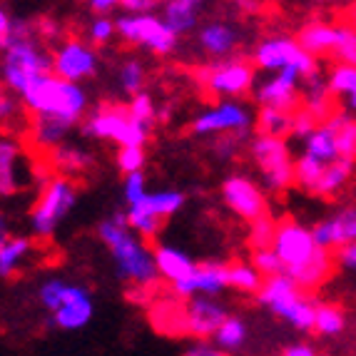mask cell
Wrapping results in <instances>:
<instances>
[{
	"instance_id": "1",
	"label": "cell",
	"mask_w": 356,
	"mask_h": 356,
	"mask_svg": "<svg viewBox=\"0 0 356 356\" xmlns=\"http://www.w3.org/2000/svg\"><path fill=\"white\" fill-rule=\"evenodd\" d=\"M274 252L284 264V274L297 282L302 291H316L337 269V252L316 247L312 229L302 222L284 217L277 225Z\"/></svg>"
},
{
	"instance_id": "2",
	"label": "cell",
	"mask_w": 356,
	"mask_h": 356,
	"mask_svg": "<svg viewBox=\"0 0 356 356\" xmlns=\"http://www.w3.org/2000/svg\"><path fill=\"white\" fill-rule=\"evenodd\" d=\"M53 72V53L38 40L35 20L15 18L8 38L0 45V83L15 97L38 77Z\"/></svg>"
},
{
	"instance_id": "3",
	"label": "cell",
	"mask_w": 356,
	"mask_h": 356,
	"mask_svg": "<svg viewBox=\"0 0 356 356\" xmlns=\"http://www.w3.org/2000/svg\"><path fill=\"white\" fill-rule=\"evenodd\" d=\"M97 237L113 257L118 280L125 282L130 289H147L157 286V264H154V247L127 227L125 212H115L97 225Z\"/></svg>"
},
{
	"instance_id": "4",
	"label": "cell",
	"mask_w": 356,
	"mask_h": 356,
	"mask_svg": "<svg viewBox=\"0 0 356 356\" xmlns=\"http://www.w3.org/2000/svg\"><path fill=\"white\" fill-rule=\"evenodd\" d=\"M18 100L23 102L28 118H55L70 127L83 125V120L92 110L85 85L60 80L53 72L30 83Z\"/></svg>"
},
{
	"instance_id": "5",
	"label": "cell",
	"mask_w": 356,
	"mask_h": 356,
	"mask_svg": "<svg viewBox=\"0 0 356 356\" xmlns=\"http://www.w3.org/2000/svg\"><path fill=\"white\" fill-rule=\"evenodd\" d=\"M77 182L63 175H53L40 184L38 197L28 212V227L33 239H50L58 227L70 217L77 204Z\"/></svg>"
},
{
	"instance_id": "6",
	"label": "cell",
	"mask_w": 356,
	"mask_h": 356,
	"mask_svg": "<svg viewBox=\"0 0 356 356\" xmlns=\"http://www.w3.org/2000/svg\"><path fill=\"white\" fill-rule=\"evenodd\" d=\"M85 140L113 143L118 147H145L149 140V130L130 118L127 105L120 102H100L88 113L80 125Z\"/></svg>"
},
{
	"instance_id": "7",
	"label": "cell",
	"mask_w": 356,
	"mask_h": 356,
	"mask_svg": "<svg viewBox=\"0 0 356 356\" xmlns=\"http://www.w3.org/2000/svg\"><path fill=\"white\" fill-rule=\"evenodd\" d=\"M307 291H302L297 286V282L280 274L272 280H264L259 294V304L272 312L274 316H280L282 321H286L289 327L299 329V332H312L316 321V304L309 297H304Z\"/></svg>"
},
{
	"instance_id": "8",
	"label": "cell",
	"mask_w": 356,
	"mask_h": 356,
	"mask_svg": "<svg viewBox=\"0 0 356 356\" xmlns=\"http://www.w3.org/2000/svg\"><path fill=\"white\" fill-rule=\"evenodd\" d=\"M252 65L264 72L294 70L307 83L321 80L319 60L304 53L294 38H284V35L264 38L254 48V53H252Z\"/></svg>"
},
{
	"instance_id": "9",
	"label": "cell",
	"mask_w": 356,
	"mask_h": 356,
	"mask_svg": "<svg viewBox=\"0 0 356 356\" xmlns=\"http://www.w3.org/2000/svg\"><path fill=\"white\" fill-rule=\"evenodd\" d=\"M195 77L212 95L222 97V100H239L242 95L254 90L257 67L247 58H229L197 67Z\"/></svg>"
},
{
	"instance_id": "10",
	"label": "cell",
	"mask_w": 356,
	"mask_h": 356,
	"mask_svg": "<svg viewBox=\"0 0 356 356\" xmlns=\"http://www.w3.org/2000/svg\"><path fill=\"white\" fill-rule=\"evenodd\" d=\"M115 25H118V38L122 42L132 48H145L160 58L172 55L179 45V38L167 28L157 13H147V15H125L122 13L115 18Z\"/></svg>"
},
{
	"instance_id": "11",
	"label": "cell",
	"mask_w": 356,
	"mask_h": 356,
	"mask_svg": "<svg viewBox=\"0 0 356 356\" xmlns=\"http://www.w3.org/2000/svg\"><path fill=\"white\" fill-rule=\"evenodd\" d=\"M254 120V113L242 100H220L214 102V105L204 107L202 113H197L190 130L197 137L234 135L247 140L252 135Z\"/></svg>"
},
{
	"instance_id": "12",
	"label": "cell",
	"mask_w": 356,
	"mask_h": 356,
	"mask_svg": "<svg viewBox=\"0 0 356 356\" xmlns=\"http://www.w3.org/2000/svg\"><path fill=\"white\" fill-rule=\"evenodd\" d=\"M252 162L259 167L261 184L269 192H284L294 184V160L286 140L254 135L250 140Z\"/></svg>"
},
{
	"instance_id": "13",
	"label": "cell",
	"mask_w": 356,
	"mask_h": 356,
	"mask_svg": "<svg viewBox=\"0 0 356 356\" xmlns=\"http://www.w3.org/2000/svg\"><path fill=\"white\" fill-rule=\"evenodd\" d=\"M35 165L30 147L20 135L0 132V200H13L33 182Z\"/></svg>"
},
{
	"instance_id": "14",
	"label": "cell",
	"mask_w": 356,
	"mask_h": 356,
	"mask_svg": "<svg viewBox=\"0 0 356 356\" xmlns=\"http://www.w3.org/2000/svg\"><path fill=\"white\" fill-rule=\"evenodd\" d=\"M53 53V75L67 83L83 85L97 75L100 70V55L85 38L70 35L63 42L50 48Z\"/></svg>"
},
{
	"instance_id": "15",
	"label": "cell",
	"mask_w": 356,
	"mask_h": 356,
	"mask_svg": "<svg viewBox=\"0 0 356 356\" xmlns=\"http://www.w3.org/2000/svg\"><path fill=\"white\" fill-rule=\"evenodd\" d=\"M222 202L227 204L234 217H239L242 222L252 225V222L261 220L264 214H269L267 207V195L261 190L259 184L254 182L252 177L242 172H234L222 182Z\"/></svg>"
},
{
	"instance_id": "16",
	"label": "cell",
	"mask_w": 356,
	"mask_h": 356,
	"mask_svg": "<svg viewBox=\"0 0 356 356\" xmlns=\"http://www.w3.org/2000/svg\"><path fill=\"white\" fill-rule=\"evenodd\" d=\"M170 289H172L175 299H184V302H190L195 297L217 299L222 291L229 289L227 264H222V261H197L190 280H184L182 284L170 286Z\"/></svg>"
},
{
	"instance_id": "17",
	"label": "cell",
	"mask_w": 356,
	"mask_h": 356,
	"mask_svg": "<svg viewBox=\"0 0 356 356\" xmlns=\"http://www.w3.org/2000/svg\"><path fill=\"white\" fill-rule=\"evenodd\" d=\"M299 80L302 77L294 70H282L274 72L269 80L254 90V97L261 107H272L280 113H297L302 107V90H299Z\"/></svg>"
},
{
	"instance_id": "18",
	"label": "cell",
	"mask_w": 356,
	"mask_h": 356,
	"mask_svg": "<svg viewBox=\"0 0 356 356\" xmlns=\"http://www.w3.org/2000/svg\"><path fill=\"white\" fill-rule=\"evenodd\" d=\"M197 48L202 50L212 63L234 58L237 48L242 45V30L227 20H207L195 33Z\"/></svg>"
},
{
	"instance_id": "19",
	"label": "cell",
	"mask_w": 356,
	"mask_h": 356,
	"mask_svg": "<svg viewBox=\"0 0 356 356\" xmlns=\"http://www.w3.org/2000/svg\"><path fill=\"white\" fill-rule=\"evenodd\" d=\"M92 314H95V304H92V294L88 286L67 284L63 304L55 314H50L48 324L55 329H63V332H77V329L88 327Z\"/></svg>"
},
{
	"instance_id": "20",
	"label": "cell",
	"mask_w": 356,
	"mask_h": 356,
	"mask_svg": "<svg viewBox=\"0 0 356 356\" xmlns=\"http://www.w3.org/2000/svg\"><path fill=\"white\" fill-rule=\"evenodd\" d=\"M227 316L229 312L220 299L195 297L184 302V327H187V337H195V341L214 337Z\"/></svg>"
},
{
	"instance_id": "21",
	"label": "cell",
	"mask_w": 356,
	"mask_h": 356,
	"mask_svg": "<svg viewBox=\"0 0 356 356\" xmlns=\"http://www.w3.org/2000/svg\"><path fill=\"white\" fill-rule=\"evenodd\" d=\"M312 237L316 247L329 252H339L346 244L356 242V207L339 209V214L327 217L312 227Z\"/></svg>"
},
{
	"instance_id": "22",
	"label": "cell",
	"mask_w": 356,
	"mask_h": 356,
	"mask_svg": "<svg viewBox=\"0 0 356 356\" xmlns=\"http://www.w3.org/2000/svg\"><path fill=\"white\" fill-rule=\"evenodd\" d=\"M95 154L88 147L80 145H60V147L48 152V167L53 170V175H63V177H77V175H88L95 170Z\"/></svg>"
},
{
	"instance_id": "23",
	"label": "cell",
	"mask_w": 356,
	"mask_h": 356,
	"mask_svg": "<svg viewBox=\"0 0 356 356\" xmlns=\"http://www.w3.org/2000/svg\"><path fill=\"white\" fill-rule=\"evenodd\" d=\"M154 264H157L160 280H165L170 286L182 284L184 280H190L197 267V261L184 250L175 247V244H157L154 247Z\"/></svg>"
},
{
	"instance_id": "24",
	"label": "cell",
	"mask_w": 356,
	"mask_h": 356,
	"mask_svg": "<svg viewBox=\"0 0 356 356\" xmlns=\"http://www.w3.org/2000/svg\"><path fill=\"white\" fill-rule=\"evenodd\" d=\"M160 8V18L165 20V25L177 38H182L190 35V33H197L204 3H200V0H167Z\"/></svg>"
},
{
	"instance_id": "25",
	"label": "cell",
	"mask_w": 356,
	"mask_h": 356,
	"mask_svg": "<svg viewBox=\"0 0 356 356\" xmlns=\"http://www.w3.org/2000/svg\"><path fill=\"white\" fill-rule=\"evenodd\" d=\"M299 48L312 58H334L337 55V25L307 23L297 33Z\"/></svg>"
},
{
	"instance_id": "26",
	"label": "cell",
	"mask_w": 356,
	"mask_h": 356,
	"mask_svg": "<svg viewBox=\"0 0 356 356\" xmlns=\"http://www.w3.org/2000/svg\"><path fill=\"white\" fill-rule=\"evenodd\" d=\"M35 257V242L28 234H13L0 247V280H13Z\"/></svg>"
},
{
	"instance_id": "27",
	"label": "cell",
	"mask_w": 356,
	"mask_h": 356,
	"mask_svg": "<svg viewBox=\"0 0 356 356\" xmlns=\"http://www.w3.org/2000/svg\"><path fill=\"white\" fill-rule=\"evenodd\" d=\"M182 207H184V192L179 190H149L143 202L135 204V209H140V212L162 222H167Z\"/></svg>"
},
{
	"instance_id": "28",
	"label": "cell",
	"mask_w": 356,
	"mask_h": 356,
	"mask_svg": "<svg viewBox=\"0 0 356 356\" xmlns=\"http://www.w3.org/2000/svg\"><path fill=\"white\" fill-rule=\"evenodd\" d=\"M304 154L314 157V160L332 165L334 160H339V147H337V132L332 125H319L312 135L304 140Z\"/></svg>"
},
{
	"instance_id": "29",
	"label": "cell",
	"mask_w": 356,
	"mask_h": 356,
	"mask_svg": "<svg viewBox=\"0 0 356 356\" xmlns=\"http://www.w3.org/2000/svg\"><path fill=\"white\" fill-rule=\"evenodd\" d=\"M356 162L351 160H334L332 165L324 167V175H321L319 184H316L314 195L316 197H334L354 175Z\"/></svg>"
},
{
	"instance_id": "30",
	"label": "cell",
	"mask_w": 356,
	"mask_h": 356,
	"mask_svg": "<svg viewBox=\"0 0 356 356\" xmlns=\"http://www.w3.org/2000/svg\"><path fill=\"white\" fill-rule=\"evenodd\" d=\"M25 127H28V118H25L23 102L0 83V132L18 135V130H25Z\"/></svg>"
},
{
	"instance_id": "31",
	"label": "cell",
	"mask_w": 356,
	"mask_h": 356,
	"mask_svg": "<svg viewBox=\"0 0 356 356\" xmlns=\"http://www.w3.org/2000/svg\"><path fill=\"white\" fill-rule=\"evenodd\" d=\"M257 135L277 137V140H286V135H291V125H294V115L291 113H280L272 107H261L257 113Z\"/></svg>"
},
{
	"instance_id": "32",
	"label": "cell",
	"mask_w": 356,
	"mask_h": 356,
	"mask_svg": "<svg viewBox=\"0 0 356 356\" xmlns=\"http://www.w3.org/2000/svg\"><path fill=\"white\" fill-rule=\"evenodd\" d=\"M247 337H250V329H247V324H244L242 316L237 314H229L225 321H222V327L217 329V334H214V344L220 346L222 351H239L244 344H247Z\"/></svg>"
},
{
	"instance_id": "33",
	"label": "cell",
	"mask_w": 356,
	"mask_h": 356,
	"mask_svg": "<svg viewBox=\"0 0 356 356\" xmlns=\"http://www.w3.org/2000/svg\"><path fill=\"white\" fill-rule=\"evenodd\" d=\"M145 83H147V67L140 58H125L118 67V85L125 95L135 97L145 92Z\"/></svg>"
},
{
	"instance_id": "34",
	"label": "cell",
	"mask_w": 356,
	"mask_h": 356,
	"mask_svg": "<svg viewBox=\"0 0 356 356\" xmlns=\"http://www.w3.org/2000/svg\"><path fill=\"white\" fill-rule=\"evenodd\" d=\"M227 280L229 289H237L242 294H259L264 277L252 267V261H232L227 264Z\"/></svg>"
},
{
	"instance_id": "35",
	"label": "cell",
	"mask_w": 356,
	"mask_h": 356,
	"mask_svg": "<svg viewBox=\"0 0 356 356\" xmlns=\"http://www.w3.org/2000/svg\"><path fill=\"white\" fill-rule=\"evenodd\" d=\"M346 327V314L344 309L337 304H316V321L314 332L321 337H339Z\"/></svg>"
},
{
	"instance_id": "36",
	"label": "cell",
	"mask_w": 356,
	"mask_h": 356,
	"mask_svg": "<svg viewBox=\"0 0 356 356\" xmlns=\"http://www.w3.org/2000/svg\"><path fill=\"white\" fill-rule=\"evenodd\" d=\"M324 162L309 157V154H299L297 162H294V184H299L304 192H312L314 195L316 184H319L321 175H324Z\"/></svg>"
},
{
	"instance_id": "37",
	"label": "cell",
	"mask_w": 356,
	"mask_h": 356,
	"mask_svg": "<svg viewBox=\"0 0 356 356\" xmlns=\"http://www.w3.org/2000/svg\"><path fill=\"white\" fill-rule=\"evenodd\" d=\"M277 225L280 220H274L272 214H264L261 220L252 222L250 232H247V244H250V250H272L274 247V239H277Z\"/></svg>"
},
{
	"instance_id": "38",
	"label": "cell",
	"mask_w": 356,
	"mask_h": 356,
	"mask_svg": "<svg viewBox=\"0 0 356 356\" xmlns=\"http://www.w3.org/2000/svg\"><path fill=\"white\" fill-rule=\"evenodd\" d=\"M327 88L334 97H349L356 90V67L344 65V63L334 65L332 70H329Z\"/></svg>"
},
{
	"instance_id": "39",
	"label": "cell",
	"mask_w": 356,
	"mask_h": 356,
	"mask_svg": "<svg viewBox=\"0 0 356 356\" xmlns=\"http://www.w3.org/2000/svg\"><path fill=\"white\" fill-rule=\"evenodd\" d=\"M127 113H130V118L135 120V122H140L143 127H147V130H152V125L157 122V105H154L152 95L149 92H140V95L130 97V102H127Z\"/></svg>"
},
{
	"instance_id": "40",
	"label": "cell",
	"mask_w": 356,
	"mask_h": 356,
	"mask_svg": "<svg viewBox=\"0 0 356 356\" xmlns=\"http://www.w3.org/2000/svg\"><path fill=\"white\" fill-rule=\"evenodd\" d=\"M334 58L344 65L356 67V30L346 20L337 23V55Z\"/></svg>"
},
{
	"instance_id": "41",
	"label": "cell",
	"mask_w": 356,
	"mask_h": 356,
	"mask_svg": "<svg viewBox=\"0 0 356 356\" xmlns=\"http://www.w3.org/2000/svg\"><path fill=\"white\" fill-rule=\"evenodd\" d=\"M115 38H118V25H115V18H90L85 40H88L92 48L110 45Z\"/></svg>"
},
{
	"instance_id": "42",
	"label": "cell",
	"mask_w": 356,
	"mask_h": 356,
	"mask_svg": "<svg viewBox=\"0 0 356 356\" xmlns=\"http://www.w3.org/2000/svg\"><path fill=\"white\" fill-rule=\"evenodd\" d=\"M67 284H70V282L60 280V277H53V280L42 282L40 289H38V299H40L45 312H50V314L58 312V307L63 304V297H65V291H67Z\"/></svg>"
},
{
	"instance_id": "43",
	"label": "cell",
	"mask_w": 356,
	"mask_h": 356,
	"mask_svg": "<svg viewBox=\"0 0 356 356\" xmlns=\"http://www.w3.org/2000/svg\"><path fill=\"white\" fill-rule=\"evenodd\" d=\"M252 267H254L264 280H272V277L284 274V264H282V259L277 257V252L274 250L252 252Z\"/></svg>"
},
{
	"instance_id": "44",
	"label": "cell",
	"mask_w": 356,
	"mask_h": 356,
	"mask_svg": "<svg viewBox=\"0 0 356 356\" xmlns=\"http://www.w3.org/2000/svg\"><path fill=\"white\" fill-rule=\"evenodd\" d=\"M149 187H147V177L145 172H135V175H125V182H122V197H125L127 207H135L147 197Z\"/></svg>"
},
{
	"instance_id": "45",
	"label": "cell",
	"mask_w": 356,
	"mask_h": 356,
	"mask_svg": "<svg viewBox=\"0 0 356 356\" xmlns=\"http://www.w3.org/2000/svg\"><path fill=\"white\" fill-rule=\"evenodd\" d=\"M145 162H147V152L145 147H120L118 149V170L125 175L143 172Z\"/></svg>"
},
{
	"instance_id": "46",
	"label": "cell",
	"mask_w": 356,
	"mask_h": 356,
	"mask_svg": "<svg viewBox=\"0 0 356 356\" xmlns=\"http://www.w3.org/2000/svg\"><path fill=\"white\" fill-rule=\"evenodd\" d=\"M35 33L42 45H50V42L58 45V42L65 40V38H63V25H60L53 15H40V18L35 20Z\"/></svg>"
},
{
	"instance_id": "47",
	"label": "cell",
	"mask_w": 356,
	"mask_h": 356,
	"mask_svg": "<svg viewBox=\"0 0 356 356\" xmlns=\"http://www.w3.org/2000/svg\"><path fill=\"white\" fill-rule=\"evenodd\" d=\"M239 147H242V137L222 135V137H214L212 152L220 162H227V160H232V157H237Z\"/></svg>"
},
{
	"instance_id": "48",
	"label": "cell",
	"mask_w": 356,
	"mask_h": 356,
	"mask_svg": "<svg viewBox=\"0 0 356 356\" xmlns=\"http://www.w3.org/2000/svg\"><path fill=\"white\" fill-rule=\"evenodd\" d=\"M319 127V122H316V118L312 113H307L304 107H299L297 113H294V125H291V135L294 137H302V140H307L312 132Z\"/></svg>"
},
{
	"instance_id": "49",
	"label": "cell",
	"mask_w": 356,
	"mask_h": 356,
	"mask_svg": "<svg viewBox=\"0 0 356 356\" xmlns=\"http://www.w3.org/2000/svg\"><path fill=\"white\" fill-rule=\"evenodd\" d=\"M184 356H229L227 351H222L214 341H207V339H200V341H192L187 349H184Z\"/></svg>"
},
{
	"instance_id": "50",
	"label": "cell",
	"mask_w": 356,
	"mask_h": 356,
	"mask_svg": "<svg viewBox=\"0 0 356 356\" xmlns=\"http://www.w3.org/2000/svg\"><path fill=\"white\" fill-rule=\"evenodd\" d=\"M120 10L125 15H147V13L157 10V3L154 0H122Z\"/></svg>"
},
{
	"instance_id": "51",
	"label": "cell",
	"mask_w": 356,
	"mask_h": 356,
	"mask_svg": "<svg viewBox=\"0 0 356 356\" xmlns=\"http://www.w3.org/2000/svg\"><path fill=\"white\" fill-rule=\"evenodd\" d=\"M88 10L92 18H110L115 10H120L118 0H90Z\"/></svg>"
},
{
	"instance_id": "52",
	"label": "cell",
	"mask_w": 356,
	"mask_h": 356,
	"mask_svg": "<svg viewBox=\"0 0 356 356\" xmlns=\"http://www.w3.org/2000/svg\"><path fill=\"white\" fill-rule=\"evenodd\" d=\"M337 261L341 264V267L351 269V272H356V242L346 244V247H341V250L337 252Z\"/></svg>"
},
{
	"instance_id": "53",
	"label": "cell",
	"mask_w": 356,
	"mask_h": 356,
	"mask_svg": "<svg viewBox=\"0 0 356 356\" xmlns=\"http://www.w3.org/2000/svg\"><path fill=\"white\" fill-rule=\"evenodd\" d=\"M282 356H319L316 349L312 344H304V341H297V344H289L282 349Z\"/></svg>"
},
{
	"instance_id": "54",
	"label": "cell",
	"mask_w": 356,
	"mask_h": 356,
	"mask_svg": "<svg viewBox=\"0 0 356 356\" xmlns=\"http://www.w3.org/2000/svg\"><path fill=\"white\" fill-rule=\"evenodd\" d=\"M13 15L6 10V6L0 3V45H3V40L8 38V33H10V28H13Z\"/></svg>"
},
{
	"instance_id": "55",
	"label": "cell",
	"mask_w": 356,
	"mask_h": 356,
	"mask_svg": "<svg viewBox=\"0 0 356 356\" xmlns=\"http://www.w3.org/2000/svg\"><path fill=\"white\" fill-rule=\"evenodd\" d=\"M10 237H13V232H10V220H8L6 209L0 207V247H3V244H6Z\"/></svg>"
},
{
	"instance_id": "56",
	"label": "cell",
	"mask_w": 356,
	"mask_h": 356,
	"mask_svg": "<svg viewBox=\"0 0 356 356\" xmlns=\"http://www.w3.org/2000/svg\"><path fill=\"white\" fill-rule=\"evenodd\" d=\"M341 20H346V23L356 30V6H351L349 10H346V15H341Z\"/></svg>"
},
{
	"instance_id": "57",
	"label": "cell",
	"mask_w": 356,
	"mask_h": 356,
	"mask_svg": "<svg viewBox=\"0 0 356 356\" xmlns=\"http://www.w3.org/2000/svg\"><path fill=\"white\" fill-rule=\"evenodd\" d=\"M346 102H349V107H351V110H356V90H354V92H351L349 97H346Z\"/></svg>"
}]
</instances>
